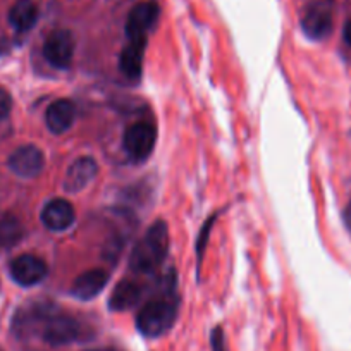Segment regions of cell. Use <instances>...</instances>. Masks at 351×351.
Listing matches in <instances>:
<instances>
[{
    "mask_svg": "<svg viewBox=\"0 0 351 351\" xmlns=\"http://www.w3.org/2000/svg\"><path fill=\"white\" fill-rule=\"evenodd\" d=\"M169 252V229L164 221H157L148 228L143 238L134 245L130 256V269L136 274L154 272L162 265Z\"/></svg>",
    "mask_w": 351,
    "mask_h": 351,
    "instance_id": "obj_1",
    "label": "cell"
},
{
    "mask_svg": "<svg viewBox=\"0 0 351 351\" xmlns=\"http://www.w3.org/2000/svg\"><path fill=\"white\" fill-rule=\"evenodd\" d=\"M178 317L174 300L155 298L148 302L136 315V327L143 336L158 337L167 332Z\"/></svg>",
    "mask_w": 351,
    "mask_h": 351,
    "instance_id": "obj_2",
    "label": "cell"
},
{
    "mask_svg": "<svg viewBox=\"0 0 351 351\" xmlns=\"http://www.w3.org/2000/svg\"><path fill=\"white\" fill-rule=\"evenodd\" d=\"M155 143H157V130H155L154 124L147 123V121L131 124L124 131V150H126V154L133 160L141 162L150 157L155 148Z\"/></svg>",
    "mask_w": 351,
    "mask_h": 351,
    "instance_id": "obj_3",
    "label": "cell"
},
{
    "mask_svg": "<svg viewBox=\"0 0 351 351\" xmlns=\"http://www.w3.org/2000/svg\"><path fill=\"white\" fill-rule=\"evenodd\" d=\"M334 9L329 0H320L308 5L302 16V29L308 38L324 40L332 32Z\"/></svg>",
    "mask_w": 351,
    "mask_h": 351,
    "instance_id": "obj_4",
    "label": "cell"
},
{
    "mask_svg": "<svg viewBox=\"0 0 351 351\" xmlns=\"http://www.w3.org/2000/svg\"><path fill=\"white\" fill-rule=\"evenodd\" d=\"M76 40L69 29H56L47 36L43 43V57L57 69H67L73 62Z\"/></svg>",
    "mask_w": 351,
    "mask_h": 351,
    "instance_id": "obj_5",
    "label": "cell"
},
{
    "mask_svg": "<svg viewBox=\"0 0 351 351\" xmlns=\"http://www.w3.org/2000/svg\"><path fill=\"white\" fill-rule=\"evenodd\" d=\"M80 322L69 315L49 313L43 319L42 337L50 346H66L80 337Z\"/></svg>",
    "mask_w": 351,
    "mask_h": 351,
    "instance_id": "obj_6",
    "label": "cell"
},
{
    "mask_svg": "<svg viewBox=\"0 0 351 351\" xmlns=\"http://www.w3.org/2000/svg\"><path fill=\"white\" fill-rule=\"evenodd\" d=\"M43 167H45V157H43V152L35 145L19 147L9 157V169L23 180H33L42 174Z\"/></svg>",
    "mask_w": 351,
    "mask_h": 351,
    "instance_id": "obj_7",
    "label": "cell"
},
{
    "mask_svg": "<svg viewBox=\"0 0 351 351\" xmlns=\"http://www.w3.org/2000/svg\"><path fill=\"white\" fill-rule=\"evenodd\" d=\"M49 274V265L36 255H19L11 263V278L18 282L19 286H35L42 282Z\"/></svg>",
    "mask_w": 351,
    "mask_h": 351,
    "instance_id": "obj_8",
    "label": "cell"
},
{
    "mask_svg": "<svg viewBox=\"0 0 351 351\" xmlns=\"http://www.w3.org/2000/svg\"><path fill=\"white\" fill-rule=\"evenodd\" d=\"M158 14H160V9L152 0L134 5L126 19V35L130 36V40L147 36V33L157 23Z\"/></svg>",
    "mask_w": 351,
    "mask_h": 351,
    "instance_id": "obj_9",
    "label": "cell"
},
{
    "mask_svg": "<svg viewBox=\"0 0 351 351\" xmlns=\"http://www.w3.org/2000/svg\"><path fill=\"white\" fill-rule=\"evenodd\" d=\"M76 210L66 198H53L42 208V222L49 231L60 232L73 226Z\"/></svg>",
    "mask_w": 351,
    "mask_h": 351,
    "instance_id": "obj_10",
    "label": "cell"
},
{
    "mask_svg": "<svg viewBox=\"0 0 351 351\" xmlns=\"http://www.w3.org/2000/svg\"><path fill=\"white\" fill-rule=\"evenodd\" d=\"M99 172V164L93 157H80L69 165L64 178V190L69 193H77L84 190L88 184L95 180Z\"/></svg>",
    "mask_w": 351,
    "mask_h": 351,
    "instance_id": "obj_11",
    "label": "cell"
},
{
    "mask_svg": "<svg viewBox=\"0 0 351 351\" xmlns=\"http://www.w3.org/2000/svg\"><path fill=\"white\" fill-rule=\"evenodd\" d=\"M107 282H109V274L104 269H92L74 279L73 286H71V295L77 300L88 302V300L99 296Z\"/></svg>",
    "mask_w": 351,
    "mask_h": 351,
    "instance_id": "obj_12",
    "label": "cell"
},
{
    "mask_svg": "<svg viewBox=\"0 0 351 351\" xmlns=\"http://www.w3.org/2000/svg\"><path fill=\"white\" fill-rule=\"evenodd\" d=\"M76 121V106L67 99H59L50 104L45 114V123L50 133L62 134L71 130Z\"/></svg>",
    "mask_w": 351,
    "mask_h": 351,
    "instance_id": "obj_13",
    "label": "cell"
},
{
    "mask_svg": "<svg viewBox=\"0 0 351 351\" xmlns=\"http://www.w3.org/2000/svg\"><path fill=\"white\" fill-rule=\"evenodd\" d=\"M145 50H147V36L131 38L130 43L124 47L119 57V69L123 71L124 76L131 77V80L140 77L141 69H143Z\"/></svg>",
    "mask_w": 351,
    "mask_h": 351,
    "instance_id": "obj_14",
    "label": "cell"
},
{
    "mask_svg": "<svg viewBox=\"0 0 351 351\" xmlns=\"http://www.w3.org/2000/svg\"><path fill=\"white\" fill-rule=\"evenodd\" d=\"M141 295H143V291H141V286L138 282L130 281V279H123L121 282H117L112 295H110V310H114V312H124V310L133 308L141 300Z\"/></svg>",
    "mask_w": 351,
    "mask_h": 351,
    "instance_id": "obj_15",
    "label": "cell"
},
{
    "mask_svg": "<svg viewBox=\"0 0 351 351\" xmlns=\"http://www.w3.org/2000/svg\"><path fill=\"white\" fill-rule=\"evenodd\" d=\"M38 21V8L33 0H16L9 11V23L19 33L29 32Z\"/></svg>",
    "mask_w": 351,
    "mask_h": 351,
    "instance_id": "obj_16",
    "label": "cell"
},
{
    "mask_svg": "<svg viewBox=\"0 0 351 351\" xmlns=\"http://www.w3.org/2000/svg\"><path fill=\"white\" fill-rule=\"evenodd\" d=\"M25 229L23 224L14 217V215H5L0 219V246L2 248H12L23 239Z\"/></svg>",
    "mask_w": 351,
    "mask_h": 351,
    "instance_id": "obj_17",
    "label": "cell"
},
{
    "mask_svg": "<svg viewBox=\"0 0 351 351\" xmlns=\"http://www.w3.org/2000/svg\"><path fill=\"white\" fill-rule=\"evenodd\" d=\"M12 109V99L4 88L0 86V119H5V117L11 114Z\"/></svg>",
    "mask_w": 351,
    "mask_h": 351,
    "instance_id": "obj_18",
    "label": "cell"
},
{
    "mask_svg": "<svg viewBox=\"0 0 351 351\" xmlns=\"http://www.w3.org/2000/svg\"><path fill=\"white\" fill-rule=\"evenodd\" d=\"M343 36H344V42H346L348 45L351 47V19H350V21H346V25H344Z\"/></svg>",
    "mask_w": 351,
    "mask_h": 351,
    "instance_id": "obj_19",
    "label": "cell"
},
{
    "mask_svg": "<svg viewBox=\"0 0 351 351\" xmlns=\"http://www.w3.org/2000/svg\"><path fill=\"white\" fill-rule=\"evenodd\" d=\"M344 222H346L348 228L351 229V202H350V204H348L346 210H344Z\"/></svg>",
    "mask_w": 351,
    "mask_h": 351,
    "instance_id": "obj_20",
    "label": "cell"
}]
</instances>
